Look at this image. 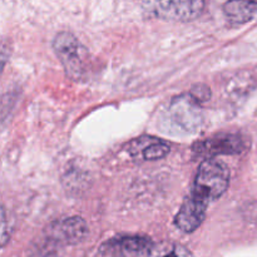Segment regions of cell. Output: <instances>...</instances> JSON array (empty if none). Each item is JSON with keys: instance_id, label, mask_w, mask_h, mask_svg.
Wrapping results in <instances>:
<instances>
[{"instance_id": "cell-3", "label": "cell", "mask_w": 257, "mask_h": 257, "mask_svg": "<svg viewBox=\"0 0 257 257\" xmlns=\"http://www.w3.org/2000/svg\"><path fill=\"white\" fill-rule=\"evenodd\" d=\"M55 53L64 67L68 77L73 80H80L87 72L88 52L73 34L59 33L53 43Z\"/></svg>"}, {"instance_id": "cell-5", "label": "cell", "mask_w": 257, "mask_h": 257, "mask_svg": "<svg viewBox=\"0 0 257 257\" xmlns=\"http://www.w3.org/2000/svg\"><path fill=\"white\" fill-rule=\"evenodd\" d=\"M152 247V241L145 236L120 235L105 241L99 252L108 257H141L150 253Z\"/></svg>"}, {"instance_id": "cell-10", "label": "cell", "mask_w": 257, "mask_h": 257, "mask_svg": "<svg viewBox=\"0 0 257 257\" xmlns=\"http://www.w3.org/2000/svg\"><path fill=\"white\" fill-rule=\"evenodd\" d=\"M132 151L135 155L141 156L143 160L155 161L167 156V153L170 152V146L163 141L156 140L152 137H145L133 143Z\"/></svg>"}, {"instance_id": "cell-7", "label": "cell", "mask_w": 257, "mask_h": 257, "mask_svg": "<svg viewBox=\"0 0 257 257\" xmlns=\"http://www.w3.org/2000/svg\"><path fill=\"white\" fill-rule=\"evenodd\" d=\"M245 148V143L241 136L232 133H221V135L208 137L207 140L200 141L193 146V150L205 157H213L218 155H236L241 153Z\"/></svg>"}, {"instance_id": "cell-9", "label": "cell", "mask_w": 257, "mask_h": 257, "mask_svg": "<svg viewBox=\"0 0 257 257\" xmlns=\"http://www.w3.org/2000/svg\"><path fill=\"white\" fill-rule=\"evenodd\" d=\"M223 12L232 23L243 24L257 14V0H228L223 7Z\"/></svg>"}, {"instance_id": "cell-6", "label": "cell", "mask_w": 257, "mask_h": 257, "mask_svg": "<svg viewBox=\"0 0 257 257\" xmlns=\"http://www.w3.org/2000/svg\"><path fill=\"white\" fill-rule=\"evenodd\" d=\"M208 203V201L191 192V195L183 201L180 211L176 215V226L185 233H191L197 230L205 220Z\"/></svg>"}, {"instance_id": "cell-11", "label": "cell", "mask_w": 257, "mask_h": 257, "mask_svg": "<svg viewBox=\"0 0 257 257\" xmlns=\"http://www.w3.org/2000/svg\"><path fill=\"white\" fill-rule=\"evenodd\" d=\"M148 255L150 257H195L185 246L177 242H171V241L153 245Z\"/></svg>"}, {"instance_id": "cell-8", "label": "cell", "mask_w": 257, "mask_h": 257, "mask_svg": "<svg viewBox=\"0 0 257 257\" xmlns=\"http://www.w3.org/2000/svg\"><path fill=\"white\" fill-rule=\"evenodd\" d=\"M48 235L57 242L77 245L87 237L88 226L83 218L68 217L52 223L48 228Z\"/></svg>"}, {"instance_id": "cell-1", "label": "cell", "mask_w": 257, "mask_h": 257, "mask_svg": "<svg viewBox=\"0 0 257 257\" xmlns=\"http://www.w3.org/2000/svg\"><path fill=\"white\" fill-rule=\"evenodd\" d=\"M200 103L191 93L175 98L161 114L160 130L173 136L195 133L203 122Z\"/></svg>"}, {"instance_id": "cell-4", "label": "cell", "mask_w": 257, "mask_h": 257, "mask_svg": "<svg viewBox=\"0 0 257 257\" xmlns=\"http://www.w3.org/2000/svg\"><path fill=\"white\" fill-rule=\"evenodd\" d=\"M146 8L156 17L170 22H191L201 15L203 0H147Z\"/></svg>"}, {"instance_id": "cell-2", "label": "cell", "mask_w": 257, "mask_h": 257, "mask_svg": "<svg viewBox=\"0 0 257 257\" xmlns=\"http://www.w3.org/2000/svg\"><path fill=\"white\" fill-rule=\"evenodd\" d=\"M230 172L227 166L215 158H207L198 168L192 192L211 202L226 192Z\"/></svg>"}]
</instances>
